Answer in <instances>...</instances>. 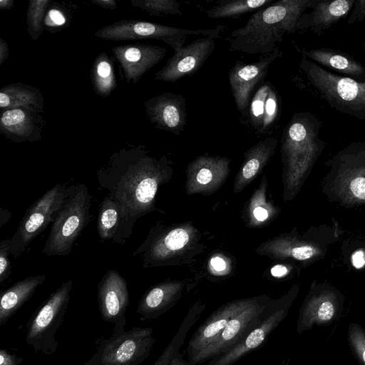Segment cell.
I'll return each instance as SVG.
<instances>
[{"instance_id": "50", "label": "cell", "mask_w": 365, "mask_h": 365, "mask_svg": "<svg viewBox=\"0 0 365 365\" xmlns=\"http://www.w3.org/2000/svg\"><path fill=\"white\" fill-rule=\"evenodd\" d=\"M363 50H364V53H365V42H364V45H363Z\"/></svg>"}, {"instance_id": "3", "label": "cell", "mask_w": 365, "mask_h": 365, "mask_svg": "<svg viewBox=\"0 0 365 365\" xmlns=\"http://www.w3.org/2000/svg\"><path fill=\"white\" fill-rule=\"evenodd\" d=\"M325 165L322 187L330 200L346 207L365 204V142L351 143Z\"/></svg>"}, {"instance_id": "28", "label": "cell", "mask_w": 365, "mask_h": 365, "mask_svg": "<svg viewBox=\"0 0 365 365\" xmlns=\"http://www.w3.org/2000/svg\"><path fill=\"white\" fill-rule=\"evenodd\" d=\"M91 74L96 93L103 97L108 96L115 87V80L113 65L104 53L96 58Z\"/></svg>"}, {"instance_id": "27", "label": "cell", "mask_w": 365, "mask_h": 365, "mask_svg": "<svg viewBox=\"0 0 365 365\" xmlns=\"http://www.w3.org/2000/svg\"><path fill=\"white\" fill-rule=\"evenodd\" d=\"M274 0H223L206 11L210 19L234 18L267 6Z\"/></svg>"}, {"instance_id": "11", "label": "cell", "mask_w": 365, "mask_h": 365, "mask_svg": "<svg viewBox=\"0 0 365 365\" xmlns=\"http://www.w3.org/2000/svg\"><path fill=\"white\" fill-rule=\"evenodd\" d=\"M344 302V296L332 286H312L299 310L297 332L302 334L315 326L327 325L338 320L343 313Z\"/></svg>"}, {"instance_id": "6", "label": "cell", "mask_w": 365, "mask_h": 365, "mask_svg": "<svg viewBox=\"0 0 365 365\" xmlns=\"http://www.w3.org/2000/svg\"><path fill=\"white\" fill-rule=\"evenodd\" d=\"M320 120L309 112L292 115L282 136V148L297 177L307 175L322 154L326 142L319 137Z\"/></svg>"}, {"instance_id": "49", "label": "cell", "mask_w": 365, "mask_h": 365, "mask_svg": "<svg viewBox=\"0 0 365 365\" xmlns=\"http://www.w3.org/2000/svg\"><path fill=\"white\" fill-rule=\"evenodd\" d=\"M278 365H289V364H287V363L283 362V363H281V364H278Z\"/></svg>"}, {"instance_id": "22", "label": "cell", "mask_w": 365, "mask_h": 365, "mask_svg": "<svg viewBox=\"0 0 365 365\" xmlns=\"http://www.w3.org/2000/svg\"><path fill=\"white\" fill-rule=\"evenodd\" d=\"M38 112L28 108L5 110L0 119V130L6 137L21 143L41 139Z\"/></svg>"}, {"instance_id": "31", "label": "cell", "mask_w": 365, "mask_h": 365, "mask_svg": "<svg viewBox=\"0 0 365 365\" xmlns=\"http://www.w3.org/2000/svg\"><path fill=\"white\" fill-rule=\"evenodd\" d=\"M272 85L267 82L256 91L250 104L249 113L253 128L259 133L262 128L265 102Z\"/></svg>"}, {"instance_id": "44", "label": "cell", "mask_w": 365, "mask_h": 365, "mask_svg": "<svg viewBox=\"0 0 365 365\" xmlns=\"http://www.w3.org/2000/svg\"><path fill=\"white\" fill-rule=\"evenodd\" d=\"M287 272V269L282 264L274 265L271 269V274L275 277H280L286 274Z\"/></svg>"}, {"instance_id": "43", "label": "cell", "mask_w": 365, "mask_h": 365, "mask_svg": "<svg viewBox=\"0 0 365 365\" xmlns=\"http://www.w3.org/2000/svg\"><path fill=\"white\" fill-rule=\"evenodd\" d=\"M169 365H191L189 361L185 359L183 356L180 353L177 352L176 354L173 357Z\"/></svg>"}, {"instance_id": "2", "label": "cell", "mask_w": 365, "mask_h": 365, "mask_svg": "<svg viewBox=\"0 0 365 365\" xmlns=\"http://www.w3.org/2000/svg\"><path fill=\"white\" fill-rule=\"evenodd\" d=\"M311 0H279L256 11L246 24L229 36L231 51L247 54H267L283 41L285 34H293L298 21Z\"/></svg>"}, {"instance_id": "5", "label": "cell", "mask_w": 365, "mask_h": 365, "mask_svg": "<svg viewBox=\"0 0 365 365\" xmlns=\"http://www.w3.org/2000/svg\"><path fill=\"white\" fill-rule=\"evenodd\" d=\"M299 68L331 108L365 120V81L333 73L305 57H302Z\"/></svg>"}, {"instance_id": "4", "label": "cell", "mask_w": 365, "mask_h": 365, "mask_svg": "<svg viewBox=\"0 0 365 365\" xmlns=\"http://www.w3.org/2000/svg\"><path fill=\"white\" fill-rule=\"evenodd\" d=\"M91 205V196L84 184L68 187L66 198L56 212L41 252L50 257L69 255L92 217Z\"/></svg>"}, {"instance_id": "13", "label": "cell", "mask_w": 365, "mask_h": 365, "mask_svg": "<svg viewBox=\"0 0 365 365\" xmlns=\"http://www.w3.org/2000/svg\"><path fill=\"white\" fill-rule=\"evenodd\" d=\"M296 294L292 293L268 311L262 319L233 347L212 358L206 365H233L242 357L259 347L288 314Z\"/></svg>"}, {"instance_id": "19", "label": "cell", "mask_w": 365, "mask_h": 365, "mask_svg": "<svg viewBox=\"0 0 365 365\" xmlns=\"http://www.w3.org/2000/svg\"><path fill=\"white\" fill-rule=\"evenodd\" d=\"M135 220L116 200L106 195L101 202L97 232L103 241L123 245L130 237Z\"/></svg>"}, {"instance_id": "34", "label": "cell", "mask_w": 365, "mask_h": 365, "mask_svg": "<svg viewBox=\"0 0 365 365\" xmlns=\"http://www.w3.org/2000/svg\"><path fill=\"white\" fill-rule=\"evenodd\" d=\"M9 255H11V238L0 242V283L5 282L12 272Z\"/></svg>"}, {"instance_id": "21", "label": "cell", "mask_w": 365, "mask_h": 365, "mask_svg": "<svg viewBox=\"0 0 365 365\" xmlns=\"http://www.w3.org/2000/svg\"><path fill=\"white\" fill-rule=\"evenodd\" d=\"M354 2L355 0H311L309 9L312 10L301 16L297 29H309L319 35L345 16L354 6Z\"/></svg>"}, {"instance_id": "9", "label": "cell", "mask_w": 365, "mask_h": 365, "mask_svg": "<svg viewBox=\"0 0 365 365\" xmlns=\"http://www.w3.org/2000/svg\"><path fill=\"white\" fill-rule=\"evenodd\" d=\"M73 281L63 282L38 309L28 326L26 342L36 352L53 354L58 349L56 334L68 308Z\"/></svg>"}, {"instance_id": "23", "label": "cell", "mask_w": 365, "mask_h": 365, "mask_svg": "<svg viewBox=\"0 0 365 365\" xmlns=\"http://www.w3.org/2000/svg\"><path fill=\"white\" fill-rule=\"evenodd\" d=\"M303 57L327 68L337 71L343 76L365 81V67L345 53L332 48L302 49Z\"/></svg>"}, {"instance_id": "18", "label": "cell", "mask_w": 365, "mask_h": 365, "mask_svg": "<svg viewBox=\"0 0 365 365\" xmlns=\"http://www.w3.org/2000/svg\"><path fill=\"white\" fill-rule=\"evenodd\" d=\"M112 52L128 83H136L165 57L167 49L145 43L121 45Z\"/></svg>"}, {"instance_id": "37", "label": "cell", "mask_w": 365, "mask_h": 365, "mask_svg": "<svg viewBox=\"0 0 365 365\" xmlns=\"http://www.w3.org/2000/svg\"><path fill=\"white\" fill-rule=\"evenodd\" d=\"M23 361L21 357L11 354L2 349L0 351V365H19Z\"/></svg>"}, {"instance_id": "10", "label": "cell", "mask_w": 365, "mask_h": 365, "mask_svg": "<svg viewBox=\"0 0 365 365\" xmlns=\"http://www.w3.org/2000/svg\"><path fill=\"white\" fill-rule=\"evenodd\" d=\"M67 192L68 187L58 183L29 207L16 231L10 237L11 255L14 258L22 255L31 241L53 222Z\"/></svg>"}, {"instance_id": "33", "label": "cell", "mask_w": 365, "mask_h": 365, "mask_svg": "<svg viewBox=\"0 0 365 365\" xmlns=\"http://www.w3.org/2000/svg\"><path fill=\"white\" fill-rule=\"evenodd\" d=\"M278 112L279 98L272 86L265 102L263 125L260 133L266 132L272 125L277 119Z\"/></svg>"}, {"instance_id": "38", "label": "cell", "mask_w": 365, "mask_h": 365, "mask_svg": "<svg viewBox=\"0 0 365 365\" xmlns=\"http://www.w3.org/2000/svg\"><path fill=\"white\" fill-rule=\"evenodd\" d=\"M351 261L355 268H362L365 265V252L363 250H356L351 255Z\"/></svg>"}, {"instance_id": "45", "label": "cell", "mask_w": 365, "mask_h": 365, "mask_svg": "<svg viewBox=\"0 0 365 365\" xmlns=\"http://www.w3.org/2000/svg\"><path fill=\"white\" fill-rule=\"evenodd\" d=\"M211 265L217 271H222L225 269L226 264L225 261L220 257H214L210 261Z\"/></svg>"}, {"instance_id": "48", "label": "cell", "mask_w": 365, "mask_h": 365, "mask_svg": "<svg viewBox=\"0 0 365 365\" xmlns=\"http://www.w3.org/2000/svg\"><path fill=\"white\" fill-rule=\"evenodd\" d=\"M14 6V1L12 0H1L0 8L2 9H9Z\"/></svg>"}, {"instance_id": "15", "label": "cell", "mask_w": 365, "mask_h": 365, "mask_svg": "<svg viewBox=\"0 0 365 365\" xmlns=\"http://www.w3.org/2000/svg\"><path fill=\"white\" fill-rule=\"evenodd\" d=\"M215 36H202L184 46L167 61L155 75L158 81L176 82L195 74L205 63L215 48Z\"/></svg>"}, {"instance_id": "40", "label": "cell", "mask_w": 365, "mask_h": 365, "mask_svg": "<svg viewBox=\"0 0 365 365\" xmlns=\"http://www.w3.org/2000/svg\"><path fill=\"white\" fill-rule=\"evenodd\" d=\"M49 19L54 25L61 26L65 23V18L63 14L56 9H51L48 15Z\"/></svg>"}, {"instance_id": "12", "label": "cell", "mask_w": 365, "mask_h": 365, "mask_svg": "<svg viewBox=\"0 0 365 365\" xmlns=\"http://www.w3.org/2000/svg\"><path fill=\"white\" fill-rule=\"evenodd\" d=\"M272 307L266 302L253 300L237 314L220 334L206 348L197 354L191 365H197L216 357L236 345Z\"/></svg>"}, {"instance_id": "39", "label": "cell", "mask_w": 365, "mask_h": 365, "mask_svg": "<svg viewBox=\"0 0 365 365\" xmlns=\"http://www.w3.org/2000/svg\"><path fill=\"white\" fill-rule=\"evenodd\" d=\"M212 177L211 170L207 168H201L197 174V180L199 183L205 185L210 182Z\"/></svg>"}, {"instance_id": "8", "label": "cell", "mask_w": 365, "mask_h": 365, "mask_svg": "<svg viewBox=\"0 0 365 365\" xmlns=\"http://www.w3.org/2000/svg\"><path fill=\"white\" fill-rule=\"evenodd\" d=\"M151 327L114 329L85 365H139L150 355L155 339Z\"/></svg>"}, {"instance_id": "47", "label": "cell", "mask_w": 365, "mask_h": 365, "mask_svg": "<svg viewBox=\"0 0 365 365\" xmlns=\"http://www.w3.org/2000/svg\"><path fill=\"white\" fill-rule=\"evenodd\" d=\"M0 227H1L5 223H6L11 216V213L7 210L1 207L0 209Z\"/></svg>"}, {"instance_id": "32", "label": "cell", "mask_w": 365, "mask_h": 365, "mask_svg": "<svg viewBox=\"0 0 365 365\" xmlns=\"http://www.w3.org/2000/svg\"><path fill=\"white\" fill-rule=\"evenodd\" d=\"M347 339L351 350L359 364L365 365V329L357 323H350Z\"/></svg>"}, {"instance_id": "14", "label": "cell", "mask_w": 365, "mask_h": 365, "mask_svg": "<svg viewBox=\"0 0 365 365\" xmlns=\"http://www.w3.org/2000/svg\"><path fill=\"white\" fill-rule=\"evenodd\" d=\"M282 55V51L277 47L256 62L245 63L237 61L230 69V86L237 108L242 115H245L247 112L252 93L267 76L269 65Z\"/></svg>"}, {"instance_id": "41", "label": "cell", "mask_w": 365, "mask_h": 365, "mask_svg": "<svg viewBox=\"0 0 365 365\" xmlns=\"http://www.w3.org/2000/svg\"><path fill=\"white\" fill-rule=\"evenodd\" d=\"M9 56V46L3 38H0V65L6 61Z\"/></svg>"}, {"instance_id": "46", "label": "cell", "mask_w": 365, "mask_h": 365, "mask_svg": "<svg viewBox=\"0 0 365 365\" xmlns=\"http://www.w3.org/2000/svg\"><path fill=\"white\" fill-rule=\"evenodd\" d=\"M255 217L259 221H263L268 216L267 211L262 207H256L253 212Z\"/></svg>"}, {"instance_id": "16", "label": "cell", "mask_w": 365, "mask_h": 365, "mask_svg": "<svg viewBox=\"0 0 365 365\" xmlns=\"http://www.w3.org/2000/svg\"><path fill=\"white\" fill-rule=\"evenodd\" d=\"M98 301L103 319L114 324V329H125L129 303L126 280L115 269H109L98 286Z\"/></svg>"}, {"instance_id": "17", "label": "cell", "mask_w": 365, "mask_h": 365, "mask_svg": "<svg viewBox=\"0 0 365 365\" xmlns=\"http://www.w3.org/2000/svg\"><path fill=\"white\" fill-rule=\"evenodd\" d=\"M147 116L155 128L180 135L187 121L186 99L180 94L165 92L145 102Z\"/></svg>"}, {"instance_id": "1", "label": "cell", "mask_w": 365, "mask_h": 365, "mask_svg": "<svg viewBox=\"0 0 365 365\" xmlns=\"http://www.w3.org/2000/svg\"><path fill=\"white\" fill-rule=\"evenodd\" d=\"M155 164L142 148L123 149L97 170V181L136 221L151 209L158 186Z\"/></svg>"}, {"instance_id": "36", "label": "cell", "mask_w": 365, "mask_h": 365, "mask_svg": "<svg viewBox=\"0 0 365 365\" xmlns=\"http://www.w3.org/2000/svg\"><path fill=\"white\" fill-rule=\"evenodd\" d=\"M365 19V0H355L348 24H353L356 21L362 22Z\"/></svg>"}, {"instance_id": "20", "label": "cell", "mask_w": 365, "mask_h": 365, "mask_svg": "<svg viewBox=\"0 0 365 365\" xmlns=\"http://www.w3.org/2000/svg\"><path fill=\"white\" fill-rule=\"evenodd\" d=\"M251 302L242 301L227 304L206 318L188 341L186 348L187 359L191 361L197 354L210 344L220 334L227 323Z\"/></svg>"}, {"instance_id": "42", "label": "cell", "mask_w": 365, "mask_h": 365, "mask_svg": "<svg viewBox=\"0 0 365 365\" xmlns=\"http://www.w3.org/2000/svg\"><path fill=\"white\" fill-rule=\"evenodd\" d=\"M91 1L106 9H114L117 6L114 0H92Z\"/></svg>"}, {"instance_id": "26", "label": "cell", "mask_w": 365, "mask_h": 365, "mask_svg": "<svg viewBox=\"0 0 365 365\" xmlns=\"http://www.w3.org/2000/svg\"><path fill=\"white\" fill-rule=\"evenodd\" d=\"M176 289L168 286H156L147 292L140 300L137 313L141 320L155 319L173 304Z\"/></svg>"}, {"instance_id": "29", "label": "cell", "mask_w": 365, "mask_h": 365, "mask_svg": "<svg viewBox=\"0 0 365 365\" xmlns=\"http://www.w3.org/2000/svg\"><path fill=\"white\" fill-rule=\"evenodd\" d=\"M130 4L150 15H181L180 4L175 0H132Z\"/></svg>"}, {"instance_id": "24", "label": "cell", "mask_w": 365, "mask_h": 365, "mask_svg": "<svg viewBox=\"0 0 365 365\" xmlns=\"http://www.w3.org/2000/svg\"><path fill=\"white\" fill-rule=\"evenodd\" d=\"M46 279V276L43 274L26 277L16 282L1 294V326H3L31 297L36 289L43 283Z\"/></svg>"}, {"instance_id": "35", "label": "cell", "mask_w": 365, "mask_h": 365, "mask_svg": "<svg viewBox=\"0 0 365 365\" xmlns=\"http://www.w3.org/2000/svg\"><path fill=\"white\" fill-rule=\"evenodd\" d=\"M188 240L187 232L183 229L178 228L170 231L161 242L168 250H177L182 248Z\"/></svg>"}, {"instance_id": "25", "label": "cell", "mask_w": 365, "mask_h": 365, "mask_svg": "<svg viewBox=\"0 0 365 365\" xmlns=\"http://www.w3.org/2000/svg\"><path fill=\"white\" fill-rule=\"evenodd\" d=\"M2 109L28 108L43 111V98L39 90L29 85L13 83L0 90Z\"/></svg>"}, {"instance_id": "30", "label": "cell", "mask_w": 365, "mask_h": 365, "mask_svg": "<svg viewBox=\"0 0 365 365\" xmlns=\"http://www.w3.org/2000/svg\"><path fill=\"white\" fill-rule=\"evenodd\" d=\"M49 3V0L29 1L26 18L27 30L34 41L37 40L42 33V21Z\"/></svg>"}, {"instance_id": "7", "label": "cell", "mask_w": 365, "mask_h": 365, "mask_svg": "<svg viewBox=\"0 0 365 365\" xmlns=\"http://www.w3.org/2000/svg\"><path fill=\"white\" fill-rule=\"evenodd\" d=\"M225 29L224 25L192 30L148 21L123 20L101 28L95 36L107 41L160 40L170 46L174 52H177L184 46L190 36H215L218 38Z\"/></svg>"}]
</instances>
